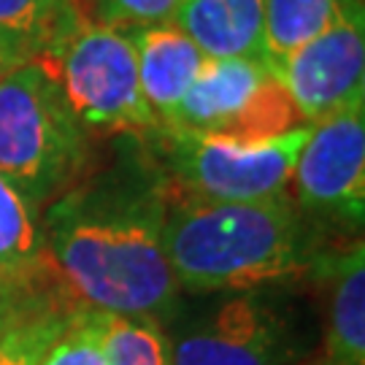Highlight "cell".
<instances>
[{
    "mask_svg": "<svg viewBox=\"0 0 365 365\" xmlns=\"http://www.w3.org/2000/svg\"><path fill=\"white\" fill-rule=\"evenodd\" d=\"M168 195L160 179L119 170L52 200L38 225L43 255L84 309L157 325L176 312L182 289L163 252Z\"/></svg>",
    "mask_w": 365,
    "mask_h": 365,
    "instance_id": "6da1fadb",
    "label": "cell"
},
{
    "mask_svg": "<svg viewBox=\"0 0 365 365\" xmlns=\"http://www.w3.org/2000/svg\"><path fill=\"white\" fill-rule=\"evenodd\" d=\"M163 252L179 289L244 292L314 279L325 249L317 247L298 206L217 203L176 192L163 220Z\"/></svg>",
    "mask_w": 365,
    "mask_h": 365,
    "instance_id": "7a4b0ae2",
    "label": "cell"
},
{
    "mask_svg": "<svg viewBox=\"0 0 365 365\" xmlns=\"http://www.w3.org/2000/svg\"><path fill=\"white\" fill-rule=\"evenodd\" d=\"M87 160V130L38 60L0 76V176L33 209L71 190Z\"/></svg>",
    "mask_w": 365,
    "mask_h": 365,
    "instance_id": "3957f363",
    "label": "cell"
},
{
    "mask_svg": "<svg viewBox=\"0 0 365 365\" xmlns=\"http://www.w3.org/2000/svg\"><path fill=\"white\" fill-rule=\"evenodd\" d=\"M33 60L52 76L71 114L87 133L146 135L160 128L141 92L130 38L117 27L92 19L84 3H78L63 30Z\"/></svg>",
    "mask_w": 365,
    "mask_h": 365,
    "instance_id": "277c9868",
    "label": "cell"
},
{
    "mask_svg": "<svg viewBox=\"0 0 365 365\" xmlns=\"http://www.w3.org/2000/svg\"><path fill=\"white\" fill-rule=\"evenodd\" d=\"M284 284L233 292L168 341L170 365H314V319Z\"/></svg>",
    "mask_w": 365,
    "mask_h": 365,
    "instance_id": "5b68a950",
    "label": "cell"
},
{
    "mask_svg": "<svg viewBox=\"0 0 365 365\" xmlns=\"http://www.w3.org/2000/svg\"><path fill=\"white\" fill-rule=\"evenodd\" d=\"M312 125L265 144H233L197 133L160 125L152 135L179 192L217 203H268L284 200L292 170Z\"/></svg>",
    "mask_w": 365,
    "mask_h": 365,
    "instance_id": "8992f818",
    "label": "cell"
},
{
    "mask_svg": "<svg viewBox=\"0 0 365 365\" xmlns=\"http://www.w3.org/2000/svg\"><path fill=\"white\" fill-rule=\"evenodd\" d=\"M303 125L282 78L255 57H209L165 122V128L233 144H265Z\"/></svg>",
    "mask_w": 365,
    "mask_h": 365,
    "instance_id": "52a82bcc",
    "label": "cell"
},
{
    "mask_svg": "<svg viewBox=\"0 0 365 365\" xmlns=\"http://www.w3.org/2000/svg\"><path fill=\"white\" fill-rule=\"evenodd\" d=\"M287 87L306 125L365 103V6L349 3L295 52L268 63Z\"/></svg>",
    "mask_w": 365,
    "mask_h": 365,
    "instance_id": "ba28073f",
    "label": "cell"
},
{
    "mask_svg": "<svg viewBox=\"0 0 365 365\" xmlns=\"http://www.w3.org/2000/svg\"><path fill=\"white\" fill-rule=\"evenodd\" d=\"M303 214L360 227L365 214V103L312 125L292 170Z\"/></svg>",
    "mask_w": 365,
    "mask_h": 365,
    "instance_id": "9c48e42d",
    "label": "cell"
},
{
    "mask_svg": "<svg viewBox=\"0 0 365 365\" xmlns=\"http://www.w3.org/2000/svg\"><path fill=\"white\" fill-rule=\"evenodd\" d=\"M314 282L325 287L322 341L314 365H365V247L325 249Z\"/></svg>",
    "mask_w": 365,
    "mask_h": 365,
    "instance_id": "30bf717a",
    "label": "cell"
},
{
    "mask_svg": "<svg viewBox=\"0 0 365 365\" xmlns=\"http://www.w3.org/2000/svg\"><path fill=\"white\" fill-rule=\"evenodd\" d=\"M122 33L133 43L135 63H138V81H141L146 103L155 111L157 122L165 125L209 57L173 22L133 27Z\"/></svg>",
    "mask_w": 365,
    "mask_h": 365,
    "instance_id": "8fae6325",
    "label": "cell"
},
{
    "mask_svg": "<svg viewBox=\"0 0 365 365\" xmlns=\"http://www.w3.org/2000/svg\"><path fill=\"white\" fill-rule=\"evenodd\" d=\"M173 25L211 60H265L262 0H184Z\"/></svg>",
    "mask_w": 365,
    "mask_h": 365,
    "instance_id": "7c38bea8",
    "label": "cell"
},
{
    "mask_svg": "<svg viewBox=\"0 0 365 365\" xmlns=\"http://www.w3.org/2000/svg\"><path fill=\"white\" fill-rule=\"evenodd\" d=\"M49 271L36 209L0 176V309L33 300Z\"/></svg>",
    "mask_w": 365,
    "mask_h": 365,
    "instance_id": "4fadbf2b",
    "label": "cell"
},
{
    "mask_svg": "<svg viewBox=\"0 0 365 365\" xmlns=\"http://www.w3.org/2000/svg\"><path fill=\"white\" fill-rule=\"evenodd\" d=\"M81 0H0V49L30 60L73 16Z\"/></svg>",
    "mask_w": 365,
    "mask_h": 365,
    "instance_id": "5bb4252c",
    "label": "cell"
},
{
    "mask_svg": "<svg viewBox=\"0 0 365 365\" xmlns=\"http://www.w3.org/2000/svg\"><path fill=\"white\" fill-rule=\"evenodd\" d=\"M349 3L357 0H262L265 63H276L319 36Z\"/></svg>",
    "mask_w": 365,
    "mask_h": 365,
    "instance_id": "9a60e30c",
    "label": "cell"
},
{
    "mask_svg": "<svg viewBox=\"0 0 365 365\" xmlns=\"http://www.w3.org/2000/svg\"><path fill=\"white\" fill-rule=\"evenodd\" d=\"M71 312L76 309H57L36 298L0 309V365H36L41 349Z\"/></svg>",
    "mask_w": 365,
    "mask_h": 365,
    "instance_id": "2e32d148",
    "label": "cell"
},
{
    "mask_svg": "<svg viewBox=\"0 0 365 365\" xmlns=\"http://www.w3.org/2000/svg\"><path fill=\"white\" fill-rule=\"evenodd\" d=\"M108 365H170L168 339L155 319L101 314Z\"/></svg>",
    "mask_w": 365,
    "mask_h": 365,
    "instance_id": "e0dca14e",
    "label": "cell"
},
{
    "mask_svg": "<svg viewBox=\"0 0 365 365\" xmlns=\"http://www.w3.org/2000/svg\"><path fill=\"white\" fill-rule=\"evenodd\" d=\"M36 365H108L101 312L76 309L68 314L66 322L41 349Z\"/></svg>",
    "mask_w": 365,
    "mask_h": 365,
    "instance_id": "ac0fdd59",
    "label": "cell"
},
{
    "mask_svg": "<svg viewBox=\"0 0 365 365\" xmlns=\"http://www.w3.org/2000/svg\"><path fill=\"white\" fill-rule=\"evenodd\" d=\"M92 19L117 30L170 25L184 0H90Z\"/></svg>",
    "mask_w": 365,
    "mask_h": 365,
    "instance_id": "d6986e66",
    "label": "cell"
},
{
    "mask_svg": "<svg viewBox=\"0 0 365 365\" xmlns=\"http://www.w3.org/2000/svg\"><path fill=\"white\" fill-rule=\"evenodd\" d=\"M19 63H25V60H19V57H14V54H9V52H3L0 49V76L3 73H9L11 68H16Z\"/></svg>",
    "mask_w": 365,
    "mask_h": 365,
    "instance_id": "ffe728a7",
    "label": "cell"
}]
</instances>
